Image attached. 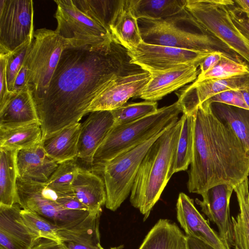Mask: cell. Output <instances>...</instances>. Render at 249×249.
Listing matches in <instances>:
<instances>
[{
    "instance_id": "1",
    "label": "cell",
    "mask_w": 249,
    "mask_h": 249,
    "mask_svg": "<svg viewBox=\"0 0 249 249\" xmlns=\"http://www.w3.org/2000/svg\"><path fill=\"white\" fill-rule=\"evenodd\" d=\"M142 71L113 39L99 46H67L48 89L34 102L42 139L79 123L93 101L117 78Z\"/></svg>"
},
{
    "instance_id": "2",
    "label": "cell",
    "mask_w": 249,
    "mask_h": 249,
    "mask_svg": "<svg viewBox=\"0 0 249 249\" xmlns=\"http://www.w3.org/2000/svg\"><path fill=\"white\" fill-rule=\"evenodd\" d=\"M187 188L201 195L221 184L235 186L249 176V156L228 124L213 112L209 100L197 106L193 157Z\"/></svg>"
},
{
    "instance_id": "3",
    "label": "cell",
    "mask_w": 249,
    "mask_h": 249,
    "mask_svg": "<svg viewBox=\"0 0 249 249\" xmlns=\"http://www.w3.org/2000/svg\"><path fill=\"white\" fill-rule=\"evenodd\" d=\"M181 128L180 119L169 125L150 147L140 166L130 201L143 215L144 220L149 216L172 176Z\"/></svg>"
},
{
    "instance_id": "4",
    "label": "cell",
    "mask_w": 249,
    "mask_h": 249,
    "mask_svg": "<svg viewBox=\"0 0 249 249\" xmlns=\"http://www.w3.org/2000/svg\"><path fill=\"white\" fill-rule=\"evenodd\" d=\"M181 112L182 109L176 101L136 120L113 125L93 157L90 163L91 171L101 173L107 162L177 122Z\"/></svg>"
},
{
    "instance_id": "5",
    "label": "cell",
    "mask_w": 249,
    "mask_h": 249,
    "mask_svg": "<svg viewBox=\"0 0 249 249\" xmlns=\"http://www.w3.org/2000/svg\"><path fill=\"white\" fill-rule=\"evenodd\" d=\"M231 0H186L185 18L199 31L220 40L249 63V41L231 19Z\"/></svg>"
},
{
    "instance_id": "6",
    "label": "cell",
    "mask_w": 249,
    "mask_h": 249,
    "mask_svg": "<svg viewBox=\"0 0 249 249\" xmlns=\"http://www.w3.org/2000/svg\"><path fill=\"white\" fill-rule=\"evenodd\" d=\"M183 13L176 17L164 19H138L142 41L149 44L199 52L219 51L235 58L242 59L217 38L181 26Z\"/></svg>"
},
{
    "instance_id": "7",
    "label": "cell",
    "mask_w": 249,
    "mask_h": 249,
    "mask_svg": "<svg viewBox=\"0 0 249 249\" xmlns=\"http://www.w3.org/2000/svg\"><path fill=\"white\" fill-rule=\"evenodd\" d=\"M66 41L55 31L46 28L36 30L25 61L27 81L34 102L48 89Z\"/></svg>"
},
{
    "instance_id": "8",
    "label": "cell",
    "mask_w": 249,
    "mask_h": 249,
    "mask_svg": "<svg viewBox=\"0 0 249 249\" xmlns=\"http://www.w3.org/2000/svg\"><path fill=\"white\" fill-rule=\"evenodd\" d=\"M17 189L18 204L22 209L41 216L58 230L77 225L91 213L88 211L71 210L62 207L58 202L59 195L46 182L18 177Z\"/></svg>"
},
{
    "instance_id": "9",
    "label": "cell",
    "mask_w": 249,
    "mask_h": 249,
    "mask_svg": "<svg viewBox=\"0 0 249 249\" xmlns=\"http://www.w3.org/2000/svg\"><path fill=\"white\" fill-rule=\"evenodd\" d=\"M168 127L148 140L120 154L104 165L101 173L105 185V206L107 209L115 211L128 196L144 157Z\"/></svg>"
},
{
    "instance_id": "10",
    "label": "cell",
    "mask_w": 249,
    "mask_h": 249,
    "mask_svg": "<svg viewBox=\"0 0 249 249\" xmlns=\"http://www.w3.org/2000/svg\"><path fill=\"white\" fill-rule=\"evenodd\" d=\"M54 1L57 4L55 31L68 46H99L112 39L107 29L80 11L72 0Z\"/></svg>"
},
{
    "instance_id": "11",
    "label": "cell",
    "mask_w": 249,
    "mask_h": 249,
    "mask_svg": "<svg viewBox=\"0 0 249 249\" xmlns=\"http://www.w3.org/2000/svg\"><path fill=\"white\" fill-rule=\"evenodd\" d=\"M32 0H0V53H11L34 37Z\"/></svg>"
},
{
    "instance_id": "12",
    "label": "cell",
    "mask_w": 249,
    "mask_h": 249,
    "mask_svg": "<svg viewBox=\"0 0 249 249\" xmlns=\"http://www.w3.org/2000/svg\"><path fill=\"white\" fill-rule=\"evenodd\" d=\"M127 51L130 62L149 73L165 71L182 66L200 64L208 55L213 53L152 44L143 41Z\"/></svg>"
},
{
    "instance_id": "13",
    "label": "cell",
    "mask_w": 249,
    "mask_h": 249,
    "mask_svg": "<svg viewBox=\"0 0 249 249\" xmlns=\"http://www.w3.org/2000/svg\"><path fill=\"white\" fill-rule=\"evenodd\" d=\"M234 186L229 184L215 185L201 196L202 200L196 199L201 211L218 229V234L226 249L234 246L233 226L230 215V204Z\"/></svg>"
},
{
    "instance_id": "14",
    "label": "cell",
    "mask_w": 249,
    "mask_h": 249,
    "mask_svg": "<svg viewBox=\"0 0 249 249\" xmlns=\"http://www.w3.org/2000/svg\"><path fill=\"white\" fill-rule=\"evenodd\" d=\"M249 88V71L217 79L194 82L181 88L176 94L183 113H191L197 106L214 95L226 91Z\"/></svg>"
},
{
    "instance_id": "15",
    "label": "cell",
    "mask_w": 249,
    "mask_h": 249,
    "mask_svg": "<svg viewBox=\"0 0 249 249\" xmlns=\"http://www.w3.org/2000/svg\"><path fill=\"white\" fill-rule=\"evenodd\" d=\"M151 76L149 72L142 71L118 77L93 101L87 114L99 110L110 111L122 106L132 97H138Z\"/></svg>"
},
{
    "instance_id": "16",
    "label": "cell",
    "mask_w": 249,
    "mask_h": 249,
    "mask_svg": "<svg viewBox=\"0 0 249 249\" xmlns=\"http://www.w3.org/2000/svg\"><path fill=\"white\" fill-rule=\"evenodd\" d=\"M18 204H0V249H30L41 238L25 224Z\"/></svg>"
},
{
    "instance_id": "17",
    "label": "cell",
    "mask_w": 249,
    "mask_h": 249,
    "mask_svg": "<svg viewBox=\"0 0 249 249\" xmlns=\"http://www.w3.org/2000/svg\"><path fill=\"white\" fill-rule=\"evenodd\" d=\"M200 64L180 66L151 73V78L139 98L157 102L188 83L195 82L199 74Z\"/></svg>"
},
{
    "instance_id": "18",
    "label": "cell",
    "mask_w": 249,
    "mask_h": 249,
    "mask_svg": "<svg viewBox=\"0 0 249 249\" xmlns=\"http://www.w3.org/2000/svg\"><path fill=\"white\" fill-rule=\"evenodd\" d=\"M114 123L110 111L91 112L87 120L81 124L77 158L90 164L95 153L106 138Z\"/></svg>"
},
{
    "instance_id": "19",
    "label": "cell",
    "mask_w": 249,
    "mask_h": 249,
    "mask_svg": "<svg viewBox=\"0 0 249 249\" xmlns=\"http://www.w3.org/2000/svg\"><path fill=\"white\" fill-rule=\"evenodd\" d=\"M176 206L177 219L186 235L201 240L216 249H226L218 233L197 210L193 199L180 193Z\"/></svg>"
},
{
    "instance_id": "20",
    "label": "cell",
    "mask_w": 249,
    "mask_h": 249,
    "mask_svg": "<svg viewBox=\"0 0 249 249\" xmlns=\"http://www.w3.org/2000/svg\"><path fill=\"white\" fill-rule=\"evenodd\" d=\"M58 165L47 155L41 142L32 147L20 149L17 153L18 177L21 178L46 182Z\"/></svg>"
},
{
    "instance_id": "21",
    "label": "cell",
    "mask_w": 249,
    "mask_h": 249,
    "mask_svg": "<svg viewBox=\"0 0 249 249\" xmlns=\"http://www.w3.org/2000/svg\"><path fill=\"white\" fill-rule=\"evenodd\" d=\"M34 124H39V121L29 89L12 92L0 109V129H12Z\"/></svg>"
},
{
    "instance_id": "22",
    "label": "cell",
    "mask_w": 249,
    "mask_h": 249,
    "mask_svg": "<svg viewBox=\"0 0 249 249\" xmlns=\"http://www.w3.org/2000/svg\"><path fill=\"white\" fill-rule=\"evenodd\" d=\"M72 188L75 196L90 213L102 212L106 202V192L104 180L99 176L80 167Z\"/></svg>"
},
{
    "instance_id": "23",
    "label": "cell",
    "mask_w": 249,
    "mask_h": 249,
    "mask_svg": "<svg viewBox=\"0 0 249 249\" xmlns=\"http://www.w3.org/2000/svg\"><path fill=\"white\" fill-rule=\"evenodd\" d=\"M109 32L112 39L127 51L143 41L138 19L132 13L129 0H121L110 25Z\"/></svg>"
},
{
    "instance_id": "24",
    "label": "cell",
    "mask_w": 249,
    "mask_h": 249,
    "mask_svg": "<svg viewBox=\"0 0 249 249\" xmlns=\"http://www.w3.org/2000/svg\"><path fill=\"white\" fill-rule=\"evenodd\" d=\"M81 126L78 123L42 139L41 145L47 155L59 164L77 158Z\"/></svg>"
},
{
    "instance_id": "25",
    "label": "cell",
    "mask_w": 249,
    "mask_h": 249,
    "mask_svg": "<svg viewBox=\"0 0 249 249\" xmlns=\"http://www.w3.org/2000/svg\"><path fill=\"white\" fill-rule=\"evenodd\" d=\"M139 249H189L186 235L176 223L160 219L148 232Z\"/></svg>"
},
{
    "instance_id": "26",
    "label": "cell",
    "mask_w": 249,
    "mask_h": 249,
    "mask_svg": "<svg viewBox=\"0 0 249 249\" xmlns=\"http://www.w3.org/2000/svg\"><path fill=\"white\" fill-rule=\"evenodd\" d=\"M133 14L138 20L173 18L182 14L186 0H129Z\"/></svg>"
},
{
    "instance_id": "27",
    "label": "cell",
    "mask_w": 249,
    "mask_h": 249,
    "mask_svg": "<svg viewBox=\"0 0 249 249\" xmlns=\"http://www.w3.org/2000/svg\"><path fill=\"white\" fill-rule=\"evenodd\" d=\"M18 150L0 147V204H18L17 189Z\"/></svg>"
},
{
    "instance_id": "28",
    "label": "cell",
    "mask_w": 249,
    "mask_h": 249,
    "mask_svg": "<svg viewBox=\"0 0 249 249\" xmlns=\"http://www.w3.org/2000/svg\"><path fill=\"white\" fill-rule=\"evenodd\" d=\"M239 207L231 217L235 249H249V182L248 178L234 186Z\"/></svg>"
},
{
    "instance_id": "29",
    "label": "cell",
    "mask_w": 249,
    "mask_h": 249,
    "mask_svg": "<svg viewBox=\"0 0 249 249\" xmlns=\"http://www.w3.org/2000/svg\"><path fill=\"white\" fill-rule=\"evenodd\" d=\"M196 109L192 113H183L180 118L181 128L172 170V175L177 172L186 170L191 163Z\"/></svg>"
},
{
    "instance_id": "30",
    "label": "cell",
    "mask_w": 249,
    "mask_h": 249,
    "mask_svg": "<svg viewBox=\"0 0 249 249\" xmlns=\"http://www.w3.org/2000/svg\"><path fill=\"white\" fill-rule=\"evenodd\" d=\"M215 114L231 128L249 156V110L222 103L212 104Z\"/></svg>"
},
{
    "instance_id": "31",
    "label": "cell",
    "mask_w": 249,
    "mask_h": 249,
    "mask_svg": "<svg viewBox=\"0 0 249 249\" xmlns=\"http://www.w3.org/2000/svg\"><path fill=\"white\" fill-rule=\"evenodd\" d=\"M42 133L39 124L12 129H0V147L19 150L39 143Z\"/></svg>"
},
{
    "instance_id": "32",
    "label": "cell",
    "mask_w": 249,
    "mask_h": 249,
    "mask_svg": "<svg viewBox=\"0 0 249 249\" xmlns=\"http://www.w3.org/2000/svg\"><path fill=\"white\" fill-rule=\"evenodd\" d=\"M101 214V213H91L77 225L68 229L58 230L61 242L95 246L100 244L99 227Z\"/></svg>"
},
{
    "instance_id": "33",
    "label": "cell",
    "mask_w": 249,
    "mask_h": 249,
    "mask_svg": "<svg viewBox=\"0 0 249 249\" xmlns=\"http://www.w3.org/2000/svg\"><path fill=\"white\" fill-rule=\"evenodd\" d=\"M72 1L75 6L80 11L104 27L109 32L110 25L121 2V0H72Z\"/></svg>"
},
{
    "instance_id": "34",
    "label": "cell",
    "mask_w": 249,
    "mask_h": 249,
    "mask_svg": "<svg viewBox=\"0 0 249 249\" xmlns=\"http://www.w3.org/2000/svg\"><path fill=\"white\" fill-rule=\"evenodd\" d=\"M77 159L59 163L46 182L47 185L58 194L74 195L72 183L80 167L77 162Z\"/></svg>"
},
{
    "instance_id": "35",
    "label": "cell",
    "mask_w": 249,
    "mask_h": 249,
    "mask_svg": "<svg viewBox=\"0 0 249 249\" xmlns=\"http://www.w3.org/2000/svg\"><path fill=\"white\" fill-rule=\"evenodd\" d=\"M157 102L144 101L138 103H126L122 106L110 110L113 118L114 125L124 124L156 111Z\"/></svg>"
},
{
    "instance_id": "36",
    "label": "cell",
    "mask_w": 249,
    "mask_h": 249,
    "mask_svg": "<svg viewBox=\"0 0 249 249\" xmlns=\"http://www.w3.org/2000/svg\"><path fill=\"white\" fill-rule=\"evenodd\" d=\"M249 71V66L242 59L225 55L211 70L198 76L195 82L226 78Z\"/></svg>"
},
{
    "instance_id": "37",
    "label": "cell",
    "mask_w": 249,
    "mask_h": 249,
    "mask_svg": "<svg viewBox=\"0 0 249 249\" xmlns=\"http://www.w3.org/2000/svg\"><path fill=\"white\" fill-rule=\"evenodd\" d=\"M21 214L27 226L40 238L61 242L58 234V229L45 218L24 209H21Z\"/></svg>"
},
{
    "instance_id": "38",
    "label": "cell",
    "mask_w": 249,
    "mask_h": 249,
    "mask_svg": "<svg viewBox=\"0 0 249 249\" xmlns=\"http://www.w3.org/2000/svg\"><path fill=\"white\" fill-rule=\"evenodd\" d=\"M32 42H27L14 51L7 53L6 73L8 89L10 92H13L15 79L24 63Z\"/></svg>"
},
{
    "instance_id": "39",
    "label": "cell",
    "mask_w": 249,
    "mask_h": 249,
    "mask_svg": "<svg viewBox=\"0 0 249 249\" xmlns=\"http://www.w3.org/2000/svg\"><path fill=\"white\" fill-rule=\"evenodd\" d=\"M213 104L222 103L249 110L244 99L242 90H231L218 93L209 99Z\"/></svg>"
},
{
    "instance_id": "40",
    "label": "cell",
    "mask_w": 249,
    "mask_h": 249,
    "mask_svg": "<svg viewBox=\"0 0 249 249\" xmlns=\"http://www.w3.org/2000/svg\"><path fill=\"white\" fill-rule=\"evenodd\" d=\"M230 16L244 36L249 41V14L243 12L235 5L228 6Z\"/></svg>"
},
{
    "instance_id": "41",
    "label": "cell",
    "mask_w": 249,
    "mask_h": 249,
    "mask_svg": "<svg viewBox=\"0 0 249 249\" xmlns=\"http://www.w3.org/2000/svg\"><path fill=\"white\" fill-rule=\"evenodd\" d=\"M7 53H0V109L2 108L11 92L7 86L6 65Z\"/></svg>"
},
{
    "instance_id": "42",
    "label": "cell",
    "mask_w": 249,
    "mask_h": 249,
    "mask_svg": "<svg viewBox=\"0 0 249 249\" xmlns=\"http://www.w3.org/2000/svg\"><path fill=\"white\" fill-rule=\"evenodd\" d=\"M225 55H229L219 51L213 52L208 55L201 62L199 66V73L198 76L202 75L211 70L221 60L222 57Z\"/></svg>"
},
{
    "instance_id": "43",
    "label": "cell",
    "mask_w": 249,
    "mask_h": 249,
    "mask_svg": "<svg viewBox=\"0 0 249 249\" xmlns=\"http://www.w3.org/2000/svg\"><path fill=\"white\" fill-rule=\"evenodd\" d=\"M27 68L25 60L23 66L15 79L13 92H18L23 90L29 89L27 81Z\"/></svg>"
},
{
    "instance_id": "44",
    "label": "cell",
    "mask_w": 249,
    "mask_h": 249,
    "mask_svg": "<svg viewBox=\"0 0 249 249\" xmlns=\"http://www.w3.org/2000/svg\"><path fill=\"white\" fill-rule=\"evenodd\" d=\"M30 249H68L62 242L41 238Z\"/></svg>"
},
{
    "instance_id": "45",
    "label": "cell",
    "mask_w": 249,
    "mask_h": 249,
    "mask_svg": "<svg viewBox=\"0 0 249 249\" xmlns=\"http://www.w3.org/2000/svg\"><path fill=\"white\" fill-rule=\"evenodd\" d=\"M186 236L189 249H216L201 240L192 236Z\"/></svg>"
},
{
    "instance_id": "46",
    "label": "cell",
    "mask_w": 249,
    "mask_h": 249,
    "mask_svg": "<svg viewBox=\"0 0 249 249\" xmlns=\"http://www.w3.org/2000/svg\"><path fill=\"white\" fill-rule=\"evenodd\" d=\"M68 249H104L100 244L95 246L73 242H63Z\"/></svg>"
},
{
    "instance_id": "47",
    "label": "cell",
    "mask_w": 249,
    "mask_h": 249,
    "mask_svg": "<svg viewBox=\"0 0 249 249\" xmlns=\"http://www.w3.org/2000/svg\"><path fill=\"white\" fill-rule=\"evenodd\" d=\"M235 5L240 10L249 14V0H234Z\"/></svg>"
},
{
    "instance_id": "48",
    "label": "cell",
    "mask_w": 249,
    "mask_h": 249,
    "mask_svg": "<svg viewBox=\"0 0 249 249\" xmlns=\"http://www.w3.org/2000/svg\"><path fill=\"white\" fill-rule=\"evenodd\" d=\"M245 102L249 108V88L244 90H242Z\"/></svg>"
}]
</instances>
